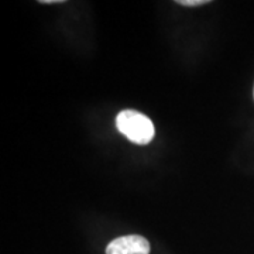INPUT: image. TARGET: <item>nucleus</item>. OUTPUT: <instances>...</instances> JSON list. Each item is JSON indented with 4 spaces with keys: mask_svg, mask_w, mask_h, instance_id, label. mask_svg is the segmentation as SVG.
I'll use <instances>...</instances> for the list:
<instances>
[{
    "mask_svg": "<svg viewBox=\"0 0 254 254\" xmlns=\"http://www.w3.org/2000/svg\"><path fill=\"white\" fill-rule=\"evenodd\" d=\"M118 130L134 144L145 145L153 141L155 128L151 119L133 109L122 110L116 116Z\"/></svg>",
    "mask_w": 254,
    "mask_h": 254,
    "instance_id": "nucleus-1",
    "label": "nucleus"
},
{
    "mask_svg": "<svg viewBox=\"0 0 254 254\" xmlns=\"http://www.w3.org/2000/svg\"><path fill=\"white\" fill-rule=\"evenodd\" d=\"M150 243L140 235H127L112 240L106 246V254H150Z\"/></svg>",
    "mask_w": 254,
    "mask_h": 254,
    "instance_id": "nucleus-2",
    "label": "nucleus"
},
{
    "mask_svg": "<svg viewBox=\"0 0 254 254\" xmlns=\"http://www.w3.org/2000/svg\"><path fill=\"white\" fill-rule=\"evenodd\" d=\"M177 3L184 7H199L210 3V0H178Z\"/></svg>",
    "mask_w": 254,
    "mask_h": 254,
    "instance_id": "nucleus-3",
    "label": "nucleus"
},
{
    "mask_svg": "<svg viewBox=\"0 0 254 254\" xmlns=\"http://www.w3.org/2000/svg\"><path fill=\"white\" fill-rule=\"evenodd\" d=\"M41 4H55V3H64V0H40Z\"/></svg>",
    "mask_w": 254,
    "mask_h": 254,
    "instance_id": "nucleus-4",
    "label": "nucleus"
},
{
    "mask_svg": "<svg viewBox=\"0 0 254 254\" xmlns=\"http://www.w3.org/2000/svg\"><path fill=\"white\" fill-rule=\"evenodd\" d=\"M253 96H254V89H253Z\"/></svg>",
    "mask_w": 254,
    "mask_h": 254,
    "instance_id": "nucleus-5",
    "label": "nucleus"
}]
</instances>
